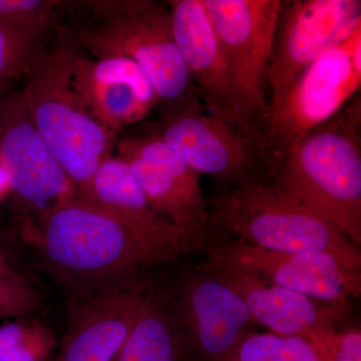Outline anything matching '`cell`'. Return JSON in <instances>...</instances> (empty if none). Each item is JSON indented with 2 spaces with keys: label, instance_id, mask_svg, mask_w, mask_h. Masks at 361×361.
<instances>
[{
  "label": "cell",
  "instance_id": "obj_18",
  "mask_svg": "<svg viewBox=\"0 0 361 361\" xmlns=\"http://www.w3.org/2000/svg\"><path fill=\"white\" fill-rule=\"evenodd\" d=\"M229 66L247 123L257 125L267 108L257 71V37L246 0H201Z\"/></svg>",
  "mask_w": 361,
  "mask_h": 361
},
{
  "label": "cell",
  "instance_id": "obj_2",
  "mask_svg": "<svg viewBox=\"0 0 361 361\" xmlns=\"http://www.w3.org/2000/svg\"><path fill=\"white\" fill-rule=\"evenodd\" d=\"M210 224L248 245L272 251L326 252L348 267L361 269L360 248L287 193L268 172L223 186L214 201Z\"/></svg>",
  "mask_w": 361,
  "mask_h": 361
},
{
  "label": "cell",
  "instance_id": "obj_19",
  "mask_svg": "<svg viewBox=\"0 0 361 361\" xmlns=\"http://www.w3.org/2000/svg\"><path fill=\"white\" fill-rule=\"evenodd\" d=\"M114 361H177L167 299L153 285L149 284L134 329Z\"/></svg>",
  "mask_w": 361,
  "mask_h": 361
},
{
  "label": "cell",
  "instance_id": "obj_13",
  "mask_svg": "<svg viewBox=\"0 0 361 361\" xmlns=\"http://www.w3.org/2000/svg\"><path fill=\"white\" fill-rule=\"evenodd\" d=\"M75 195L120 220L155 264L194 251L184 234L151 206L129 163L120 157H104Z\"/></svg>",
  "mask_w": 361,
  "mask_h": 361
},
{
  "label": "cell",
  "instance_id": "obj_23",
  "mask_svg": "<svg viewBox=\"0 0 361 361\" xmlns=\"http://www.w3.org/2000/svg\"><path fill=\"white\" fill-rule=\"evenodd\" d=\"M42 42L26 39L0 23V85L25 75L42 51Z\"/></svg>",
  "mask_w": 361,
  "mask_h": 361
},
{
  "label": "cell",
  "instance_id": "obj_22",
  "mask_svg": "<svg viewBox=\"0 0 361 361\" xmlns=\"http://www.w3.org/2000/svg\"><path fill=\"white\" fill-rule=\"evenodd\" d=\"M61 13L56 0H0V23L35 42H42Z\"/></svg>",
  "mask_w": 361,
  "mask_h": 361
},
{
  "label": "cell",
  "instance_id": "obj_25",
  "mask_svg": "<svg viewBox=\"0 0 361 361\" xmlns=\"http://www.w3.org/2000/svg\"><path fill=\"white\" fill-rule=\"evenodd\" d=\"M331 361H361L360 327L338 330L334 337Z\"/></svg>",
  "mask_w": 361,
  "mask_h": 361
},
{
  "label": "cell",
  "instance_id": "obj_14",
  "mask_svg": "<svg viewBox=\"0 0 361 361\" xmlns=\"http://www.w3.org/2000/svg\"><path fill=\"white\" fill-rule=\"evenodd\" d=\"M149 286L137 276L75 304L52 361H114L134 329Z\"/></svg>",
  "mask_w": 361,
  "mask_h": 361
},
{
  "label": "cell",
  "instance_id": "obj_4",
  "mask_svg": "<svg viewBox=\"0 0 361 361\" xmlns=\"http://www.w3.org/2000/svg\"><path fill=\"white\" fill-rule=\"evenodd\" d=\"M44 248L58 274L90 294L156 265L120 220L75 193L47 212Z\"/></svg>",
  "mask_w": 361,
  "mask_h": 361
},
{
  "label": "cell",
  "instance_id": "obj_15",
  "mask_svg": "<svg viewBox=\"0 0 361 361\" xmlns=\"http://www.w3.org/2000/svg\"><path fill=\"white\" fill-rule=\"evenodd\" d=\"M171 30L202 104L223 120L251 129L224 54L201 0H167Z\"/></svg>",
  "mask_w": 361,
  "mask_h": 361
},
{
  "label": "cell",
  "instance_id": "obj_9",
  "mask_svg": "<svg viewBox=\"0 0 361 361\" xmlns=\"http://www.w3.org/2000/svg\"><path fill=\"white\" fill-rule=\"evenodd\" d=\"M361 26V0H281L267 66V108L323 52Z\"/></svg>",
  "mask_w": 361,
  "mask_h": 361
},
{
  "label": "cell",
  "instance_id": "obj_1",
  "mask_svg": "<svg viewBox=\"0 0 361 361\" xmlns=\"http://www.w3.org/2000/svg\"><path fill=\"white\" fill-rule=\"evenodd\" d=\"M269 174L360 248V94L289 147Z\"/></svg>",
  "mask_w": 361,
  "mask_h": 361
},
{
  "label": "cell",
  "instance_id": "obj_12",
  "mask_svg": "<svg viewBox=\"0 0 361 361\" xmlns=\"http://www.w3.org/2000/svg\"><path fill=\"white\" fill-rule=\"evenodd\" d=\"M0 163L9 189L21 200L51 209L75 196V185L32 123L20 92L0 101Z\"/></svg>",
  "mask_w": 361,
  "mask_h": 361
},
{
  "label": "cell",
  "instance_id": "obj_17",
  "mask_svg": "<svg viewBox=\"0 0 361 361\" xmlns=\"http://www.w3.org/2000/svg\"><path fill=\"white\" fill-rule=\"evenodd\" d=\"M73 85L87 110L111 137L146 118L159 102L147 73L123 56L90 59L80 49L73 66Z\"/></svg>",
  "mask_w": 361,
  "mask_h": 361
},
{
  "label": "cell",
  "instance_id": "obj_11",
  "mask_svg": "<svg viewBox=\"0 0 361 361\" xmlns=\"http://www.w3.org/2000/svg\"><path fill=\"white\" fill-rule=\"evenodd\" d=\"M208 259L253 271L349 313L353 298L361 294V269L348 267L322 251H272L232 240H209Z\"/></svg>",
  "mask_w": 361,
  "mask_h": 361
},
{
  "label": "cell",
  "instance_id": "obj_21",
  "mask_svg": "<svg viewBox=\"0 0 361 361\" xmlns=\"http://www.w3.org/2000/svg\"><path fill=\"white\" fill-rule=\"evenodd\" d=\"M56 337L37 322L0 326V361H52Z\"/></svg>",
  "mask_w": 361,
  "mask_h": 361
},
{
  "label": "cell",
  "instance_id": "obj_28",
  "mask_svg": "<svg viewBox=\"0 0 361 361\" xmlns=\"http://www.w3.org/2000/svg\"><path fill=\"white\" fill-rule=\"evenodd\" d=\"M8 188V180H7L6 171H4L1 163H0V197L6 193V191Z\"/></svg>",
  "mask_w": 361,
  "mask_h": 361
},
{
  "label": "cell",
  "instance_id": "obj_3",
  "mask_svg": "<svg viewBox=\"0 0 361 361\" xmlns=\"http://www.w3.org/2000/svg\"><path fill=\"white\" fill-rule=\"evenodd\" d=\"M80 49L75 32L63 33L35 56L20 90L32 123L78 188L96 172L111 139L73 85V66Z\"/></svg>",
  "mask_w": 361,
  "mask_h": 361
},
{
  "label": "cell",
  "instance_id": "obj_27",
  "mask_svg": "<svg viewBox=\"0 0 361 361\" xmlns=\"http://www.w3.org/2000/svg\"><path fill=\"white\" fill-rule=\"evenodd\" d=\"M56 4L59 7L61 13H66V11H73L75 7L80 6L84 0H56Z\"/></svg>",
  "mask_w": 361,
  "mask_h": 361
},
{
  "label": "cell",
  "instance_id": "obj_20",
  "mask_svg": "<svg viewBox=\"0 0 361 361\" xmlns=\"http://www.w3.org/2000/svg\"><path fill=\"white\" fill-rule=\"evenodd\" d=\"M336 332L283 336L253 331L215 361H331Z\"/></svg>",
  "mask_w": 361,
  "mask_h": 361
},
{
  "label": "cell",
  "instance_id": "obj_24",
  "mask_svg": "<svg viewBox=\"0 0 361 361\" xmlns=\"http://www.w3.org/2000/svg\"><path fill=\"white\" fill-rule=\"evenodd\" d=\"M280 1L281 0H246L253 18L257 37L258 75L264 85L266 66L276 26Z\"/></svg>",
  "mask_w": 361,
  "mask_h": 361
},
{
  "label": "cell",
  "instance_id": "obj_16",
  "mask_svg": "<svg viewBox=\"0 0 361 361\" xmlns=\"http://www.w3.org/2000/svg\"><path fill=\"white\" fill-rule=\"evenodd\" d=\"M225 282L246 304L257 324L283 336L338 331L346 313L253 272L207 259L200 264Z\"/></svg>",
  "mask_w": 361,
  "mask_h": 361
},
{
  "label": "cell",
  "instance_id": "obj_10",
  "mask_svg": "<svg viewBox=\"0 0 361 361\" xmlns=\"http://www.w3.org/2000/svg\"><path fill=\"white\" fill-rule=\"evenodd\" d=\"M149 203L184 234L195 250L205 249L210 212L202 194L200 174L158 135L130 137L118 144Z\"/></svg>",
  "mask_w": 361,
  "mask_h": 361
},
{
  "label": "cell",
  "instance_id": "obj_5",
  "mask_svg": "<svg viewBox=\"0 0 361 361\" xmlns=\"http://www.w3.org/2000/svg\"><path fill=\"white\" fill-rule=\"evenodd\" d=\"M360 85L361 26L306 66L259 121L255 130L266 171L357 96Z\"/></svg>",
  "mask_w": 361,
  "mask_h": 361
},
{
  "label": "cell",
  "instance_id": "obj_8",
  "mask_svg": "<svg viewBox=\"0 0 361 361\" xmlns=\"http://www.w3.org/2000/svg\"><path fill=\"white\" fill-rule=\"evenodd\" d=\"M153 134L199 174L223 186L266 172L255 130L213 115L200 99L165 106Z\"/></svg>",
  "mask_w": 361,
  "mask_h": 361
},
{
  "label": "cell",
  "instance_id": "obj_7",
  "mask_svg": "<svg viewBox=\"0 0 361 361\" xmlns=\"http://www.w3.org/2000/svg\"><path fill=\"white\" fill-rule=\"evenodd\" d=\"M165 296L177 361L219 360L257 324L243 300L200 264L184 271Z\"/></svg>",
  "mask_w": 361,
  "mask_h": 361
},
{
  "label": "cell",
  "instance_id": "obj_26",
  "mask_svg": "<svg viewBox=\"0 0 361 361\" xmlns=\"http://www.w3.org/2000/svg\"><path fill=\"white\" fill-rule=\"evenodd\" d=\"M96 18H111L148 6L155 0H90Z\"/></svg>",
  "mask_w": 361,
  "mask_h": 361
},
{
  "label": "cell",
  "instance_id": "obj_6",
  "mask_svg": "<svg viewBox=\"0 0 361 361\" xmlns=\"http://www.w3.org/2000/svg\"><path fill=\"white\" fill-rule=\"evenodd\" d=\"M75 35L94 59L123 56L134 61L166 106L200 99L173 37L168 6L158 0L130 13L96 18Z\"/></svg>",
  "mask_w": 361,
  "mask_h": 361
}]
</instances>
